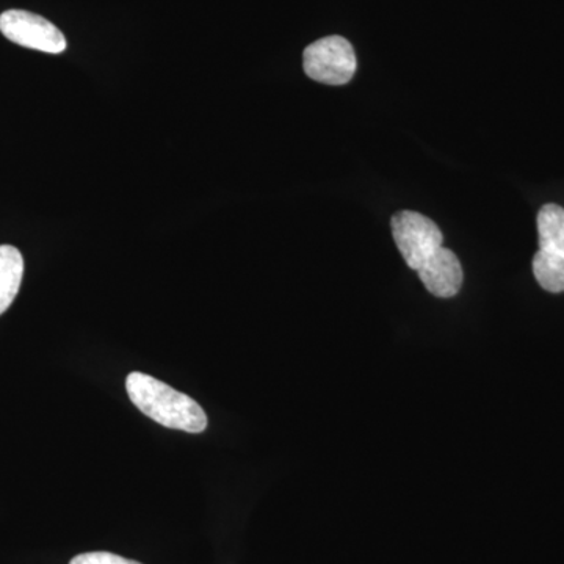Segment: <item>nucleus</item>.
I'll return each mask as SVG.
<instances>
[{"label":"nucleus","mask_w":564,"mask_h":564,"mask_svg":"<svg viewBox=\"0 0 564 564\" xmlns=\"http://www.w3.org/2000/svg\"><path fill=\"white\" fill-rule=\"evenodd\" d=\"M392 236L410 269L417 272L426 291L437 299H452L462 289V262L443 247L436 223L419 212L400 210L392 217Z\"/></svg>","instance_id":"1"},{"label":"nucleus","mask_w":564,"mask_h":564,"mask_svg":"<svg viewBox=\"0 0 564 564\" xmlns=\"http://www.w3.org/2000/svg\"><path fill=\"white\" fill-rule=\"evenodd\" d=\"M129 399L141 411L165 429L182 430L187 433H203L207 426V415L202 406L172 386L155 380L150 375L129 373L126 380Z\"/></svg>","instance_id":"2"},{"label":"nucleus","mask_w":564,"mask_h":564,"mask_svg":"<svg viewBox=\"0 0 564 564\" xmlns=\"http://www.w3.org/2000/svg\"><path fill=\"white\" fill-rule=\"evenodd\" d=\"M540 251L533 259V273L544 291L564 292V209L545 204L538 214Z\"/></svg>","instance_id":"3"},{"label":"nucleus","mask_w":564,"mask_h":564,"mask_svg":"<svg viewBox=\"0 0 564 564\" xmlns=\"http://www.w3.org/2000/svg\"><path fill=\"white\" fill-rule=\"evenodd\" d=\"M303 66L311 79L339 87L352 79L358 62L350 41L333 35L315 41L304 50Z\"/></svg>","instance_id":"4"},{"label":"nucleus","mask_w":564,"mask_h":564,"mask_svg":"<svg viewBox=\"0 0 564 564\" xmlns=\"http://www.w3.org/2000/svg\"><path fill=\"white\" fill-rule=\"evenodd\" d=\"M0 32L18 46L28 50L62 54L66 39L51 21L25 10H7L0 14Z\"/></svg>","instance_id":"5"},{"label":"nucleus","mask_w":564,"mask_h":564,"mask_svg":"<svg viewBox=\"0 0 564 564\" xmlns=\"http://www.w3.org/2000/svg\"><path fill=\"white\" fill-rule=\"evenodd\" d=\"M24 276V258L11 245L0 247V315L13 304Z\"/></svg>","instance_id":"6"},{"label":"nucleus","mask_w":564,"mask_h":564,"mask_svg":"<svg viewBox=\"0 0 564 564\" xmlns=\"http://www.w3.org/2000/svg\"><path fill=\"white\" fill-rule=\"evenodd\" d=\"M69 564H141L124 556L110 554V552H88L74 556Z\"/></svg>","instance_id":"7"}]
</instances>
